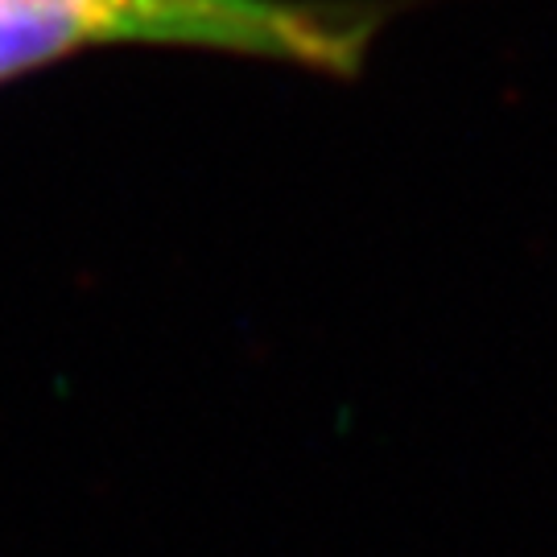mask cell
Returning a JSON list of instances; mask_svg holds the SVG:
<instances>
[{"label": "cell", "mask_w": 557, "mask_h": 557, "mask_svg": "<svg viewBox=\"0 0 557 557\" xmlns=\"http://www.w3.org/2000/svg\"><path fill=\"white\" fill-rule=\"evenodd\" d=\"M425 0H0V83L100 46H186L351 83Z\"/></svg>", "instance_id": "cell-1"}]
</instances>
